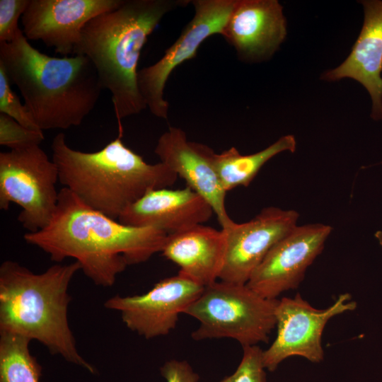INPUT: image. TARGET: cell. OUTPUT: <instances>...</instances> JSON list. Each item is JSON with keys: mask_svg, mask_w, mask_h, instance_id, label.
Returning a JSON list of instances; mask_svg holds the SVG:
<instances>
[{"mask_svg": "<svg viewBox=\"0 0 382 382\" xmlns=\"http://www.w3.org/2000/svg\"><path fill=\"white\" fill-rule=\"evenodd\" d=\"M167 237L154 228L123 224L86 205L64 187L49 224L24 235L26 243L47 253L52 261L74 258L87 277L104 287L112 286L128 265L161 253Z\"/></svg>", "mask_w": 382, "mask_h": 382, "instance_id": "1", "label": "cell"}, {"mask_svg": "<svg viewBox=\"0 0 382 382\" xmlns=\"http://www.w3.org/2000/svg\"><path fill=\"white\" fill-rule=\"evenodd\" d=\"M0 66L42 131L80 125L103 89L88 57L49 56L33 47L22 30L11 42H0Z\"/></svg>", "mask_w": 382, "mask_h": 382, "instance_id": "2", "label": "cell"}, {"mask_svg": "<svg viewBox=\"0 0 382 382\" xmlns=\"http://www.w3.org/2000/svg\"><path fill=\"white\" fill-rule=\"evenodd\" d=\"M191 0H123L113 10L92 18L83 28L74 55L93 64L103 89L109 91L114 112L121 120L146 109L138 87L137 66L148 37L162 18Z\"/></svg>", "mask_w": 382, "mask_h": 382, "instance_id": "3", "label": "cell"}, {"mask_svg": "<svg viewBox=\"0 0 382 382\" xmlns=\"http://www.w3.org/2000/svg\"><path fill=\"white\" fill-rule=\"evenodd\" d=\"M80 270L75 261L35 274L17 262L4 261L0 267V332L37 340L52 354L95 374L79 352L68 321L69 286Z\"/></svg>", "mask_w": 382, "mask_h": 382, "instance_id": "4", "label": "cell"}, {"mask_svg": "<svg viewBox=\"0 0 382 382\" xmlns=\"http://www.w3.org/2000/svg\"><path fill=\"white\" fill-rule=\"evenodd\" d=\"M122 137L119 132L117 138L91 153L71 148L63 133L53 138L51 146L59 181L84 204L115 219L147 192L168 188L178 178L163 163H146L125 145Z\"/></svg>", "mask_w": 382, "mask_h": 382, "instance_id": "5", "label": "cell"}, {"mask_svg": "<svg viewBox=\"0 0 382 382\" xmlns=\"http://www.w3.org/2000/svg\"><path fill=\"white\" fill-rule=\"evenodd\" d=\"M279 299L265 298L246 284L223 281L205 286L183 313L199 325L191 337L196 341L231 338L242 347L267 342L276 328Z\"/></svg>", "mask_w": 382, "mask_h": 382, "instance_id": "6", "label": "cell"}, {"mask_svg": "<svg viewBox=\"0 0 382 382\" xmlns=\"http://www.w3.org/2000/svg\"><path fill=\"white\" fill-rule=\"evenodd\" d=\"M57 180V166L40 145L0 153V208L18 204V219L28 232L45 228L53 216Z\"/></svg>", "mask_w": 382, "mask_h": 382, "instance_id": "7", "label": "cell"}, {"mask_svg": "<svg viewBox=\"0 0 382 382\" xmlns=\"http://www.w3.org/2000/svg\"><path fill=\"white\" fill-rule=\"evenodd\" d=\"M236 0H192L194 16L175 42L152 65L139 70L138 87L146 107L156 117L167 119L169 104L164 98L166 83L173 70L195 58L202 43L221 35Z\"/></svg>", "mask_w": 382, "mask_h": 382, "instance_id": "8", "label": "cell"}, {"mask_svg": "<svg viewBox=\"0 0 382 382\" xmlns=\"http://www.w3.org/2000/svg\"><path fill=\"white\" fill-rule=\"evenodd\" d=\"M357 303L349 293L340 294L328 308L318 309L300 294L294 298L283 297L276 309L277 336L266 350L262 360L265 369L275 371L287 358L298 356L313 363L323 360V332L334 316L354 311Z\"/></svg>", "mask_w": 382, "mask_h": 382, "instance_id": "9", "label": "cell"}, {"mask_svg": "<svg viewBox=\"0 0 382 382\" xmlns=\"http://www.w3.org/2000/svg\"><path fill=\"white\" fill-rule=\"evenodd\" d=\"M204 288L178 272L160 280L143 294L110 297L104 306L119 312L130 330L151 339L169 334L175 328L179 315Z\"/></svg>", "mask_w": 382, "mask_h": 382, "instance_id": "10", "label": "cell"}, {"mask_svg": "<svg viewBox=\"0 0 382 382\" xmlns=\"http://www.w3.org/2000/svg\"><path fill=\"white\" fill-rule=\"evenodd\" d=\"M332 230L324 224H297L269 251L246 284L270 299L296 289L323 251Z\"/></svg>", "mask_w": 382, "mask_h": 382, "instance_id": "11", "label": "cell"}, {"mask_svg": "<svg viewBox=\"0 0 382 382\" xmlns=\"http://www.w3.org/2000/svg\"><path fill=\"white\" fill-rule=\"evenodd\" d=\"M299 217L295 210L268 207L247 222L233 221L222 228L226 251L219 279L247 284L269 251L297 225Z\"/></svg>", "mask_w": 382, "mask_h": 382, "instance_id": "12", "label": "cell"}, {"mask_svg": "<svg viewBox=\"0 0 382 382\" xmlns=\"http://www.w3.org/2000/svg\"><path fill=\"white\" fill-rule=\"evenodd\" d=\"M123 0H30L21 16L28 40H41L64 57L74 55L82 30L93 18Z\"/></svg>", "mask_w": 382, "mask_h": 382, "instance_id": "13", "label": "cell"}, {"mask_svg": "<svg viewBox=\"0 0 382 382\" xmlns=\"http://www.w3.org/2000/svg\"><path fill=\"white\" fill-rule=\"evenodd\" d=\"M154 152L160 162L209 204L221 228L233 221L226 209V192L214 165V151L210 147L188 141L183 129L170 127L158 138Z\"/></svg>", "mask_w": 382, "mask_h": 382, "instance_id": "14", "label": "cell"}, {"mask_svg": "<svg viewBox=\"0 0 382 382\" xmlns=\"http://www.w3.org/2000/svg\"><path fill=\"white\" fill-rule=\"evenodd\" d=\"M286 34L282 6L277 0H236L221 35L245 62L270 58Z\"/></svg>", "mask_w": 382, "mask_h": 382, "instance_id": "15", "label": "cell"}, {"mask_svg": "<svg viewBox=\"0 0 382 382\" xmlns=\"http://www.w3.org/2000/svg\"><path fill=\"white\" fill-rule=\"evenodd\" d=\"M212 214L209 204L187 186L150 190L127 207L117 220L127 226L154 228L170 236L203 224Z\"/></svg>", "mask_w": 382, "mask_h": 382, "instance_id": "16", "label": "cell"}, {"mask_svg": "<svg viewBox=\"0 0 382 382\" xmlns=\"http://www.w3.org/2000/svg\"><path fill=\"white\" fill-rule=\"evenodd\" d=\"M364 24L348 57L323 78L337 81L350 78L359 82L369 93L371 116L382 120V1H362Z\"/></svg>", "mask_w": 382, "mask_h": 382, "instance_id": "17", "label": "cell"}, {"mask_svg": "<svg viewBox=\"0 0 382 382\" xmlns=\"http://www.w3.org/2000/svg\"><path fill=\"white\" fill-rule=\"evenodd\" d=\"M225 251L224 231L200 224L168 236L161 253L180 267L179 273L205 287L219 279Z\"/></svg>", "mask_w": 382, "mask_h": 382, "instance_id": "18", "label": "cell"}, {"mask_svg": "<svg viewBox=\"0 0 382 382\" xmlns=\"http://www.w3.org/2000/svg\"><path fill=\"white\" fill-rule=\"evenodd\" d=\"M296 146L294 137L287 134L263 150L252 154H241L235 147L221 154L214 152L213 162L222 186L227 192L238 186H248L270 159L283 151L294 152Z\"/></svg>", "mask_w": 382, "mask_h": 382, "instance_id": "19", "label": "cell"}, {"mask_svg": "<svg viewBox=\"0 0 382 382\" xmlns=\"http://www.w3.org/2000/svg\"><path fill=\"white\" fill-rule=\"evenodd\" d=\"M30 341L0 332V382H40L42 366L30 352Z\"/></svg>", "mask_w": 382, "mask_h": 382, "instance_id": "20", "label": "cell"}, {"mask_svg": "<svg viewBox=\"0 0 382 382\" xmlns=\"http://www.w3.org/2000/svg\"><path fill=\"white\" fill-rule=\"evenodd\" d=\"M42 131L24 127L11 117L0 113V144L10 149L40 145L44 140Z\"/></svg>", "mask_w": 382, "mask_h": 382, "instance_id": "21", "label": "cell"}, {"mask_svg": "<svg viewBox=\"0 0 382 382\" xmlns=\"http://www.w3.org/2000/svg\"><path fill=\"white\" fill-rule=\"evenodd\" d=\"M0 113L11 117L25 128L42 131L38 127L28 108L21 103L18 96L12 91L11 83L1 66Z\"/></svg>", "mask_w": 382, "mask_h": 382, "instance_id": "22", "label": "cell"}, {"mask_svg": "<svg viewBox=\"0 0 382 382\" xmlns=\"http://www.w3.org/2000/svg\"><path fill=\"white\" fill-rule=\"evenodd\" d=\"M241 361L235 372L220 382H266L263 350L258 345L243 347Z\"/></svg>", "mask_w": 382, "mask_h": 382, "instance_id": "23", "label": "cell"}, {"mask_svg": "<svg viewBox=\"0 0 382 382\" xmlns=\"http://www.w3.org/2000/svg\"><path fill=\"white\" fill-rule=\"evenodd\" d=\"M30 0H0V42L13 40L21 30L18 19Z\"/></svg>", "mask_w": 382, "mask_h": 382, "instance_id": "24", "label": "cell"}, {"mask_svg": "<svg viewBox=\"0 0 382 382\" xmlns=\"http://www.w3.org/2000/svg\"><path fill=\"white\" fill-rule=\"evenodd\" d=\"M160 371L167 382H197L199 380V376L186 361H168Z\"/></svg>", "mask_w": 382, "mask_h": 382, "instance_id": "25", "label": "cell"}, {"mask_svg": "<svg viewBox=\"0 0 382 382\" xmlns=\"http://www.w3.org/2000/svg\"><path fill=\"white\" fill-rule=\"evenodd\" d=\"M375 237L378 240L380 245L382 247V231H377L375 233Z\"/></svg>", "mask_w": 382, "mask_h": 382, "instance_id": "26", "label": "cell"}]
</instances>
